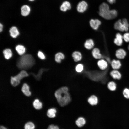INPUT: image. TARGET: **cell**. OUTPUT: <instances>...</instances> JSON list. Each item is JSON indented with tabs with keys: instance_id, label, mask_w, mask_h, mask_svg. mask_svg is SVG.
Here are the masks:
<instances>
[{
	"instance_id": "cell-1",
	"label": "cell",
	"mask_w": 129,
	"mask_h": 129,
	"mask_svg": "<svg viewBox=\"0 0 129 129\" xmlns=\"http://www.w3.org/2000/svg\"><path fill=\"white\" fill-rule=\"evenodd\" d=\"M54 95L58 103L61 107L67 106L71 101V97L67 86L59 88L55 91Z\"/></svg>"
},
{
	"instance_id": "cell-2",
	"label": "cell",
	"mask_w": 129,
	"mask_h": 129,
	"mask_svg": "<svg viewBox=\"0 0 129 129\" xmlns=\"http://www.w3.org/2000/svg\"><path fill=\"white\" fill-rule=\"evenodd\" d=\"M35 61L34 58L30 54L24 55L19 58L16 63V65L21 70L28 69L34 65Z\"/></svg>"
},
{
	"instance_id": "cell-3",
	"label": "cell",
	"mask_w": 129,
	"mask_h": 129,
	"mask_svg": "<svg viewBox=\"0 0 129 129\" xmlns=\"http://www.w3.org/2000/svg\"><path fill=\"white\" fill-rule=\"evenodd\" d=\"M99 15L104 19L110 20L115 18L117 16V13L114 9L110 10L108 5L104 2L102 3L99 8Z\"/></svg>"
},
{
	"instance_id": "cell-4",
	"label": "cell",
	"mask_w": 129,
	"mask_h": 129,
	"mask_svg": "<svg viewBox=\"0 0 129 129\" xmlns=\"http://www.w3.org/2000/svg\"><path fill=\"white\" fill-rule=\"evenodd\" d=\"M129 25L126 18L122 20L119 19L114 23V27L115 29L121 32H127L129 30Z\"/></svg>"
},
{
	"instance_id": "cell-5",
	"label": "cell",
	"mask_w": 129,
	"mask_h": 129,
	"mask_svg": "<svg viewBox=\"0 0 129 129\" xmlns=\"http://www.w3.org/2000/svg\"><path fill=\"white\" fill-rule=\"evenodd\" d=\"M28 76V74L25 71L22 70L16 75L11 77L10 80L11 83L13 86H16L19 84L21 80Z\"/></svg>"
},
{
	"instance_id": "cell-6",
	"label": "cell",
	"mask_w": 129,
	"mask_h": 129,
	"mask_svg": "<svg viewBox=\"0 0 129 129\" xmlns=\"http://www.w3.org/2000/svg\"><path fill=\"white\" fill-rule=\"evenodd\" d=\"M109 63L103 59H99L97 63V65L99 69L101 70H104L107 69L109 67Z\"/></svg>"
},
{
	"instance_id": "cell-7",
	"label": "cell",
	"mask_w": 129,
	"mask_h": 129,
	"mask_svg": "<svg viewBox=\"0 0 129 129\" xmlns=\"http://www.w3.org/2000/svg\"><path fill=\"white\" fill-rule=\"evenodd\" d=\"M110 76L114 79L120 80L122 77V75L118 70L112 69L109 72Z\"/></svg>"
},
{
	"instance_id": "cell-8",
	"label": "cell",
	"mask_w": 129,
	"mask_h": 129,
	"mask_svg": "<svg viewBox=\"0 0 129 129\" xmlns=\"http://www.w3.org/2000/svg\"><path fill=\"white\" fill-rule=\"evenodd\" d=\"M88 4L85 1H83L79 2L77 7V11L79 12L83 13L87 9Z\"/></svg>"
},
{
	"instance_id": "cell-9",
	"label": "cell",
	"mask_w": 129,
	"mask_h": 129,
	"mask_svg": "<svg viewBox=\"0 0 129 129\" xmlns=\"http://www.w3.org/2000/svg\"><path fill=\"white\" fill-rule=\"evenodd\" d=\"M126 54L127 53L126 51L123 48L118 49L115 52V56L119 59H124L126 56Z\"/></svg>"
},
{
	"instance_id": "cell-10",
	"label": "cell",
	"mask_w": 129,
	"mask_h": 129,
	"mask_svg": "<svg viewBox=\"0 0 129 129\" xmlns=\"http://www.w3.org/2000/svg\"><path fill=\"white\" fill-rule=\"evenodd\" d=\"M123 35L120 33H118L116 34L114 43L116 45L120 46L123 44Z\"/></svg>"
},
{
	"instance_id": "cell-11",
	"label": "cell",
	"mask_w": 129,
	"mask_h": 129,
	"mask_svg": "<svg viewBox=\"0 0 129 129\" xmlns=\"http://www.w3.org/2000/svg\"><path fill=\"white\" fill-rule=\"evenodd\" d=\"M89 23L90 27L93 29L97 30L101 24V22L98 19H91Z\"/></svg>"
},
{
	"instance_id": "cell-12",
	"label": "cell",
	"mask_w": 129,
	"mask_h": 129,
	"mask_svg": "<svg viewBox=\"0 0 129 129\" xmlns=\"http://www.w3.org/2000/svg\"><path fill=\"white\" fill-rule=\"evenodd\" d=\"M110 64L112 69L119 70L122 67L121 63L118 60H113L111 61Z\"/></svg>"
},
{
	"instance_id": "cell-13",
	"label": "cell",
	"mask_w": 129,
	"mask_h": 129,
	"mask_svg": "<svg viewBox=\"0 0 129 129\" xmlns=\"http://www.w3.org/2000/svg\"><path fill=\"white\" fill-rule=\"evenodd\" d=\"M72 56L74 61L75 62L80 61L82 58V55L81 53L77 51H74L72 54Z\"/></svg>"
},
{
	"instance_id": "cell-14",
	"label": "cell",
	"mask_w": 129,
	"mask_h": 129,
	"mask_svg": "<svg viewBox=\"0 0 129 129\" xmlns=\"http://www.w3.org/2000/svg\"><path fill=\"white\" fill-rule=\"evenodd\" d=\"M87 101L91 105L95 106L98 104L99 99L98 97L96 96L92 95L89 97L87 99Z\"/></svg>"
},
{
	"instance_id": "cell-15",
	"label": "cell",
	"mask_w": 129,
	"mask_h": 129,
	"mask_svg": "<svg viewBox=\"0 0 129 129\" xmlns=\"http://www.w3.org/2000/svg\"><path fill=\"white\" fill-rule=\"evenodd\" d=\"M93 57L96 59H100L102 58V56L100 53V49L98 48H93L91 52Z\"/></svg>"
},
{
	"instance_id": "cell-16",
	"label": "cell",
	"mask_w": 129,
	"mask_h": 129,
	"mask_svg": "<svg viewBox=\"0 0 129 129\" xmlns=\"http://www.w3.org/2000/svg\"><path fill=\"white\" fill-rule=\"evenodd\" d=\"M94 46V43L91 39L86 40L84 44V47L87 49L90 50L92 49Z\"/></svg>"
},
{
	"instance_id": "cell-17",
	"label": "cell",
	"mask_w": 129,
	"mask_h": 129,
	"mask_svg": "<svg viewBox=\"0 0 129 129\" xmlns=\"http://www.w3.org/2000/svg\"><path fill=\"white\" fill-rule=\"evenodd\" d=\"M65 57L64 54L61 52H59L57 53L55 57V60L57 63H60L62 60L64 59Z\"/></svg>"
},
{
	"instance_id": "cell-18",
	"label": "cell",
	"mask_w": 129,
	"mask_h": 129,
	"mask_svg": "<svg viewBox=\"0 0 129 129\" xmlns=\"http://www.w3.org/2000/svg\"><path fill=\"white\" fill-rule=\"evenodd\" d=\"M107 86L108 89L111 91H115L117 89V84L114 81H109L107 84Z\"/></svg>"
},
{
	"instance_id": "cell-19",
	"label": "cell",
	"mask_w": 129,
	"mask_h": 129,
	"mask_svg": "<svg viewBox=\"0 0 129 129\" xmlns=\"http://www.w3.org/2000/svg\"><path fill=\"white\" fill-rule=\"evenodd\" d=\"M22 15L24 16H26L29 15L30 9V7L27 5L22 6L21 8Z\"/></svg>"
},
{
	"instance_id": "cell-20",
	"label": "cell",
	"mask_w": 129,
	"mask_h": 129,
	"mask_svg": "<svg viewBox=\"0 0 129 129\" xmlns=\"http://www.w3.org/2000/svg\"><path fill=\"white\" fill-rule=\"evenodd\" d=\"M71 8V5L70 3L67 1L64 2L60 7V10L63 11H66L68 10Z\"/></svg>"
},
{
	"instance_id": "cell-21",
	"label": "cell",
	"mask_w": 129,
	"mask_h": 129,
	"mask_svg": "<svg viewBox=\"0 0 129 129\" xmlns=\"http://www.w3.org/2000/svg\"><path fill=\"white\" fill-rule=\"evenodd\" d=\"M22 90V92L26 96H29L31 95V93L29 91V88L27 84H23Z\"/></svg>"
},
{
	"instance_id": "cell-22",
	"label": "cell",
	"mask_w": 129,
	"mask_h": 129,
	"mask_svg": "<svg viewBox=\"0 0 129 129\" xmlns=\"http://www.w3.org/2000/svg\"><path fill=\"white\" fill-rule=\"evenodd\" d=\"M57 112L56 109L54 108H51L49 109L47 112V115L49 118H53L56 116Z\"/></svg>"
},
{
	"instance_id": "cell-23",
	"label": "cell",
	"mask_w": 129,
	"mask_h": 129,
	"mask_svg": "<svg viewBox=\"0 0 129 129\" xmlns=\"http://www.w3.org/2000/svg\"><path fill=\"white\" fill-rule=\"evenodd\" d=\"M10 36L13 38H15L19 34L17 28L15 26L12 27L9 30Z\"/></svg>"
},
{
	"instance_id": "cell-24",
	"label": "cell",
	"mask_w": 129,
	"mask_h": 129,
	"mask_svg": "<svg viewBox=\"0 0 129 129\" xmlns=\"http://www.w3.org/2000/svg\"><path fill=\"white\" fill-rule=\"evenodd\" d=\"M86 122L85 118L82 117H80L76 120L75 123L77 125L81 127L83 126Z\"/></svg>"
},
{
	"instance_id": "cell-25",
	"label": "cell",
	"mask_w": 129,
	"mask_h": 129,
	"mask_svg": "<svg viewBox=\"0 0 129 129\" xmlns=\"http://www.w3.org/2000/svg\"><path fill=\"white\" fill-rule=\"evenodd\" d=\"M15 49L18 54L20 55H23L25 52V48L22 45H18L16 47Z\"/></svg>"
},
{
	"instance_id": "cell-26",
	"label": "cell",
	"mask_w": 129,
	"mask_h": 129,
	"mask_svg": "<svg viewBox=\"0 0 129 129\" xmlns=\"http://www.w3.org/2000/svg\"><path fill=\"white\" fill-rule=\"evenodd\" d=\"M3 53L5 58L7 59H9L12 55V53L11 50L9 49H5Z\"/></svg>"
},
{
	"instance_id": "cell-27",
	"label": "cell",
	"mask_w": 129,
	"mask_h": 129,
	"mask_svg": "<svg viewBox=\"0 0 129 129\" xmlns=\"http://www.w3.org/2000/svg\"><path fill=\"white\" fill-rule=\"evenodd\" d=\"M33 105L34 108L37 109H40L42 107V103L38 99L34 100L33 103Z\"/></svg>"
},
{
	"instance_id": "cell-28",
	"label": "cell",
	"mask_w": 129,
	"mask_h": 129,
	"mask_svg": "<svg viewBox=\"0 0 129 129\" xmlns=\"http://www.w3.org/2000/svg\"><path fill=\"white\" fill-rule=\"evenodd\" d=\"M75 70L77 73L82 72L84 70V66L81 63H79L76 65L75 67Z\"/></svg>"
},
{
	"instance_id": "cell-29",
	"label": "cell",
	"mask_w": 129,
	"mask_h": 129,
	"mask_svg": "<svg viewBox=\"0 0 129 129\" xmlns=\"http://www.w3.org/2000/svg\"><path fill=\"white\" fill-rule=\"evenodd\" d=\"M46 69H41L39 70L38 73L36 75H35L32 73V74L33 75L34 77L36 80H40L41 78V75L43 72V71H46Z\"/></svg>"
},
{
	"instance_id": "cell-30",
	"label": "cell",
	"mask_w": 129,
	"mask_h": 129,
	"mask_svg": "<svg viewBox=\"0 0 129 129\" xmlns=\"http://www.w3.org/2000/svg\"><path fill=\"white\" fill-rule=\"evenodd\" d=\"M35 127L34 124L32 122H31L26 123L24 127L25 129H34Z\"/></svg>"
},
{
	"instance_id": "cell-31",
	"label": "cell",
	"mask_w": 129,
	"mask_h": 129,
	"mask_svg": "<svg viewBox=\"0 0 129 129\" xmlns=\"http://www.w3.org/2000/svg\"><path fill=\"white\" fill-rule=\"evenodd\" d=\"M122 94L125 98L129 99V88H124L122 91Z\"/></svg>"
},
{
	"instance_id": "cell-32",
	"label": "cell",
	"mask_w": 129,
	"mask_h": 129,
	"mask_svg": "<svg viewBox=\"0 0 129 129\" xmlns=\"http://www.w3.org/2000/svg\"><path fill=\"white\" fill-rule=\"evenodd\" d=\"M123 36L124 40L126 42H129V32L124 33Z\"/></svg>"
},
{
	"instance_id": "cell-33",
	"label": "cell",
	"mask_w": 129,
	"mask_h": 129,
	"mask_svg": "<svg viewBox=\"0 0 129 129\" xmlns=\"http://www.w3.org/2000/svg\"><path fill=\"white\" fill-rule=\"evenodd\" d=\"M38 57L42 59H45V56L43 53L41 51H38Z\"/></svg>"
},
{
	"instance_id": "cell-34",
	"label": "cell",
	"mask_w": 129,
	"mask_h": 129,
	"mask_svg": "<svg viewBox=\"0 0 129 129\" xmlns=\"http://www.w3.org/2000/svg\"><path fill=\"white\" fill-rule=\"evenodd\" d=\"M47 129H59L58 126L51 124L48 126Z\"/></svg>"
},
{
	"instance_id": "cell-35",
	"label": "cell",
	"mask_w": 129,
	"mask_h": 129,
	"mask_svg": "<svg viewBox=\"0 0 129 129\" xmlns=\"http://www.w3.org/2000/svg\"><path fill=\"white\" fill-rule=\"evenodd\" d=\"M102 58L105 59L109 63H110L111 61L109 57L108 56H102Z\"/></svg>"
},
{
	"instance_id": "cell-36",
	"label": "cell",
	"mask_w": 129,
	"mask_h": 129,
	"mask_svg": "<svg viewBox=\"0 0 129 129\" xmlns=\"http://www.w3.org/2000/svg\"><path fill=\"white\" fill-rule=\"evenodd\" d=\"M108 1L110 4H113L115 2L116 0H107Z\"/></svg>"
},
{
	"instance_id": "cell-37",
	"label": "cell",
	"mask_w": 129,
	"mask_h": 129,
	"mask_svg": "<svg viewBox=\"0 0 129 129\" xmlns=\"http://www.w3.org/2000/svg\"><path fill=\"white\" fill-rule=\"evenodd\" d=\"M3 28V26L1 23L0 24V32H1Z\"/></svg>"
},
{
	"instance_id": "cell-38",
	"label": "cell",
	"mask_w": 129,
	"mask_h": 129,
	"mask_svg": "<svg viewBox=\"0 0 129 129\" xmlns=\"http://www.w3.org/2000/svg\"><path fill=\"white\" fill-rule=\"evenodd\" d=\"M0 129H8L3 126H1L0 127Z\"/></svg>"
},
{
	"instance_id": "cell-39",
	"label": "cell",
	"mask_w": 129,
	"mask_h": 129,
	"mask_svg": "<svg viewBox=\"0 0 129 129\" xmlns=\"http://www.w3.org/2000/svg\"><path fill=\"white\" fill-rule=\"evenodd\" d=\"M127 48L128 50L129 51V44L128 45Z\"/></svg>"
},
{
	"instance_id": "cell-40",
	"label": "cell",
	"mask_w": 129,
	"mask_h": 129,
	"mask_svg": "<svg viewBox=\"0 0 129 129\" xmlns=\"http://www.w3.org/2000/svg\"><path fill=\"white\" fill-rule=\"evenodd\" d=\"M30 0V1H33V0Z\"/></svg>"
}]
</instances>
